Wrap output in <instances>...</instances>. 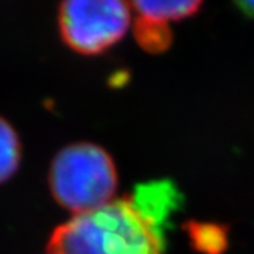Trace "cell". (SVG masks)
<instances>
[{
    "mask_svg": "<svg viewBox=\"0 0 254 254\" xmlns=\"http://www.w3.org/2000/svg\"><path fill=\"white\" fill-rule=\"evenodd\" d=\"M134 31L138 44L150 53H161L171 44V30L168 24L137 17Z\"/></svg>",
    "mask_w": 254,
    "mask_h": 254,
    "instance_id": "7",
    "label": "cell"
},
{
    "mask_svg": "<svg viewBox=\"0 0 254 254\" xmlns=\"http://www.w3.org/2000/svg\"><path fill=\"white\" fill-rule=\"evenodd\" d=\"M237 7L247 17L254 18V1H240L237 3Z\"/></svg>",
    "mask_w": 254,
    "mask_h": 254,
    "instance_id": "9",
    "label": "cell"
},
{
    "mask_svg": "<svg viewBox=\"0 0 254 254\" xmlns=\"http://www.w3.org/2000/svg\"><path fill=\"white\" fill-rule=\"evenodd\" d=\"M130 24V4L119 0H72L60 9L65 43L83 54H98L118 43Z\"/></svg>",
    "mask_w": 254,
    "mask_h": 254,
    "instance_id": "3",
    "label": "cell"
},
{
    "mask_svg": "<svg viewBox=\"0 0 254 254\" xmlns=\"http://www.w3.org/2000/svg\"><path fill=\"white\" fill-rule=\"evenodd\" d=\"M192 245L203 254H222L227 246L226 229L212 223L190 222L187 226Z\"/></svg>",
    "mask_w": 254,
    "mask_h": 254,
    "instance_id": "6",
    "label": "cell"
},
{
    "mask_svg": "<svg viewBox=\"0 0 254 254\" xmlns=\"http://www.w3.org/2000/svg\"><path fill=\"white\" fill-rule=\"evenodd\" d=\"M137 17L168 24L195 14L200 9V1H134L130 4Z\"/></svg>",
    "mask_w": 254,
    "mask_h": 254,
    "instance_id": "5",
    "label": "cell"
},
{
    "mask_svg": "<svg viewBox=\"0 0 254 254\" xmlns=\"http://www.w3.org/2000/svg\"><path fill=\"white\" fill-rule=\"evenodd\" d=\"M50 185L63 206L81 213L112 200L118 188L116 167L98 145L79 143L65 147L53 161Z\"/></svg>",
    "mask_w": 254,
    "mask_h": 254,
    "instance_id": "2",
    "label": "cell"
},
{
    "mask_svg": "<svg viewBox=\"0 0 254 254\" xmlns=\"http://www.w3.org/2000/svg\"><path fill=\"white\" fill-rule=\"evenodd\" d=\"M136 209L144 216L153 226L161 232L168 226V220L173 212L178 209L181 196L173 182L157 181L138 185L133 193L128 196Z\"/></svg>",
    "mask_w": 254,
    "mask_h": 254,
    "instance_id": "4",
    "label": "cell"
},
{
    "mask_svg": "<svg viewBox=\"0 0 254 254\" xmlns=\"http://www.w3.org/2000/svg\"><path fill=\"white\" fill-rule=\"evenodd\" d=\"M20 161V143L16 131L0 118V182L6 181L17 170Z\"/></svg>",
    "mask_w": 254,
    "mask_h": 254,
    "instance_id": "8",
    "label": "cell"
},
{
    "mask_svg": "<svg viewBox=\"0 0 254 254\" xmlns=\"http://www.w3.org/2000/svg\"><path fill=\"white\" fill-rule=\"evenodd\" d=\"M164 249V232L130 198L73 213L55 229L48 243V254H163Z\"/></svg>",
    "mask_w": 254,
    "mask_h": 254,
    "instance_id": "1",
    "label": "cell"
}]
</instances>
